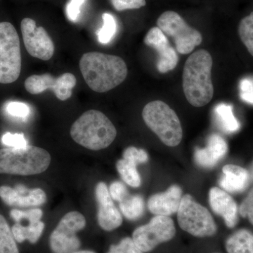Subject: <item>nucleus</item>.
Returning <instances> with one entry per match:
<instances>
[{"instance_id": "obj_32", "label": "nucleus", "mask_w": 253, "mask_h": 253, "mask_svg": "<svg viewBox=\"0 0 253 253\" xmlns=\"http://www.w3.org/2000/svg\"><path fill=\"white\" fill-rule=\"evenodd\" d=\"M115 9L118 11L140 9L146 6V0H111Z\"/></svg>"}, {"instance_id": "obj_40", "label": "nucleus", "mask_w": 253, "mask_h": 253, "mask_svg": "<svg viewBox=\"0 0 253 253\" xmlns=\"http://www.w3.org/2000/svg\"><path fill=\"white\" fill-rule=\"evenodd\" d=\"M72 253H95L92 252V251H76V252Z\"/></svg>"}, {"instance_id": "obj_12", "label": "nucleus", "mask_w": 253, "mask_h": 253, "mask_svg": "<svg viewBox=\"0 0 253 253\" xmlns=\"http://www.w3.org/2000/svg\"><path fill=\"white\" fill-rule=\"evenodd\" d=\"M21 29L25 47L28 54L42 61H48L52 58L54 44L44 28L37 27L34 20L25 18L21 21Z\"/></svg>"}, {"instance_id": "obj_18", "label": "nucleus", "mask_w": 253, "mask_h": 253, "mask_svg": "<svg viewBox=\"0 0 253 253\" xmlns=\"http://www.w3.org/2000/svg\"><path fill=\"white\" fill-rule=\"evenodd\" d=\"M222 172L219 184L224 191L240 193L249 186L250 174L245 168L236 165H226L222 168Z\"/></svg>"}, {"instance_id": "obj_37", "label": "nucleus", "mask_w": 253, "mask_h": 253, "mask_svg": "<svg viewBox=\"0 0 253 253\" xmlns=\"http://www.w3.org/2000/svg\"><path fill=\"white\" fill-rule=\"evenodd\" d=\"M110 195L114 201L121 202L128 196L127 189L121 181H114L109 189Z\"/></svg>"}, {"instance_id": "obj_41", "label": "nucleus", "mask_w": 253, "mask_h": 253, "mask_svg": "<svg viewBox=\"0 0 253 253\" xmlns=\"http://www.w3.org/2000/svg\"><path fill=\"white\" fill-rule=\"evenodd\" d=\"M108 253H116L114 252V251H111V250H109V252Z\"/></svg>"}, {"instance_id": "obj_29", "label": "nucleus", "mask_w": 253, "mask_h": 253, "mask_svg": "<svg viewBox=\"0 0 253 253\" xmlns=\"http://www.w3.org/2000/svg\"><path fill=\"white\" fill-rule=\"evenodd\" d=\"M1 142L5 146H9V148H26L28 146V141L25 138L23 134H12V133H5L1 137Z\"/></svg>"}, {"instance_id": "obj_26", "label": "nucleus", "mask_w": 253, "mask_h": 253, "mask_svg": "<svg viewBox=\"0 0 253 253\" xmlns=\"http://www.w3.org/2000/svg\"><path fill=\"white\" fill-rule=\"evenodd\" d=\"M46 201V194L42 189H31L26 194L21 195L18 193L16 206H19V207L39 206L44 204Z\"/></svg>"}, {"instance_id": "obj_8", "label": "nucleus", "mask_w": 253, "mask_h": 253, "mask_svg": "<svg viewBox=\"0 0 253 253\" xmlns=\"http://www.w3.org/2000/svg\"><path fill=\"white\" fill-rule=\"evenodd\" d=\"M157 26L166 36L173 38L176 51L181 54H190L202 42L201 33L189 26L175 11L163 13L158 18Z\"/></svg>"}, {"instance_id": "obj_35", "label": "nucleus", "mask_w": 253, "mask_h": 253, "mask_svg": "<svg viewBox=\"0 0 253 253\" xmlns=\"http://www.w3.org/2000/svg\"><path fill=\"white\" fill-rule=\"evenodd\" d=\"M44 229V224L42 221H39L38 222L29 223V225L26 226L27 240L31 244H36L41 238Z\"/></svg>"}, {"instance_id": "obj_2", "label": "nucleus", "mask_w": 253, "mask_h": 253, "mask_svg": "<svg viewBox=\"0 0 253 253\" xmlns=\"http://www.w3.org/2000/svg\"><path fill=\"white\" fill-rule=\"evenodd\" d=\"M213 60L206 49H199L189 56L182 75L183 91L186 99L194 107L211 102L214 95L212 77Z\"/></svg>"}, {"instance_id": "obj_27", "label": "nucleus", "mask_w": 253, "mask_h": 253, "mask_svg": "<svg viewBox=\"0 0 253 253\" xmlns=\"http://www.w3.org/2000/svg\"><path fill=\"white\" fill-rule=\"evenodd\" d=\"M42 214V211L38 208L29 210L27 211L13 209L10 212L11 218L17 222H19L24 219H28L29 223L38 222V221H41Z\"/></svg>"}, {"instance_id": "obj_38", "label": "nucleus", "mask_w": 253, "mask_h": 253, "mask_svg": "<svg viewBox=\"0 0 253 253\" xmlns=\"http://www.w3.org/2000/svg\"><path fill=\"white\" fill-rule=\"evenodd\" d=\"M18 196V193L16 189L6 186L0 187V198L8 206H16Z\"/></svg>"}, {"instance_id": "obj_21", "label": "nucleus", "mask_w": 253, "mask_h": 253, "mask_svg": "<svg viewBox=\"0 0 253 253\" xmlns=\"http://www.w3.org/2000/svg\"><path fill=\"white\" fill-rule=\"evenodd\" d=\"M120 209L123 215L129 220H136L143 215L144 201L139 195L127 196L120 202Z\"/></svg>"}, {"instance_id": "obj_33", "label": "nucleus", "mask_w": 253, "mask_h": 253, "mask_svg": "<svg viewBox=\"0 0 253 253\" xmlns=\"http://www.w3.org/2000/svg\"><path fill=\"white\" fill-rule=\"evenodd\" d=\"M240 96L245 102L253 105V78H246L240 83Z\"/></svg>"}, {"instance_id": "obj_25", "label": "nucleus", "mask_w": 253, "mask_h": 253, "mask_svg": "<svg viewBox=\"0 0 253 253\" xmlns=\"http://www.w3.org/2000/svg\"><path fill=\"white\" fill-rule=\"evenodd\" d=\"M238 31L240 39L253 56V12L241 20Z\"/></svg>"}, {"instance_id": "obj_4", "label": "nucleus", "mask_w": 253, "mask_h": 253, "mask_svg": "<svg viewBox=\"0 0 253 253\" xmlns=\"http://www.w3.org/2000/svg\"><path fill=\"white\" fill-rule=\"evenodd\" d=\"M50 163L49 152L37 146L0 149V174L34 175L46 171Z\"/></svg>"}, {"instance_id": "obj_7", "label": "nucleus", "mask_w": 253, "mask_h": 253, "mask_svg": "<svg viewBox=\"0 0 253 253\" xmlns=\"http://www.w3.org/2000/svg\"><path fill=\"white\" fill-rule=\"evenodd\" d=\"M21 71L20 39L14 26L0 23V83L10 84L17 81Z\"/></svg>"}, {"instance_id": "obj_39", "label": "nucleus", "mask_w": 253, "mask_h": 253, "mask_svg": "<svg viewBox=\"0 0 253 253\" xmlns=\"http://www.w3.org/2000/svg\"><path fill=\"white\" fill-rule=\"evenodd\" d=\"M13 236L15 240L18 243H22L25 240H27L26 236V226L21 225L20 224H14L11 229Z\"/></svg>"}, {"instance_id": "obj_3", "label": "nucleus", "mask_w": 253, "mask_h": 253, "mask_svg": "<svg viewBox=\"0 0 253 253\" xmlns=\"http://www.w3.org/2000/svg\"><path fill=\"white\" fill-rule=\"evenodd\" d=\"M71 136L83 147L99 151L112 144L117 136V130L106 115L90 110L75 121L71 126Z\"/></svg>"}, {"instance_id": "obj_6", "label": "nucleus", "mask_w": 253, "mask_h": 253, "mask_svg": "<svg viewBox=\"0 0 253 253\" xmlns=\"http://www.w3.org/2000/svg\"><path fill=\"white\" fill-rule=\"evenodd\" d=\"M177 221L181 229L195 237H211L217 232L212 214L189 194L182 196L177 211Z\"/></svg>"}, {"instance_id": "obj_9", "label": "nucleus", "mask_w": 253, "mask_h": 253, "mask_svg": "<svg viewBox=\"0 0 253 253\" xmlns=\"http://www.w3.org/2000/svg\"><path fill=\"white\" fill-rule=\"evenodd\" d=\"M86 219L81 212L73 211L65 214L51 233L49 245L54 253H72L77 251L81 241L76 236L84 229Z\"/></svg>"}, {"instance_id": "obj_22", "label": "nucleus", "mask_w": 253, "mask_h": 253, "mask_svg": "<svg viewBox=\"0 0 253 253\" xmlns=\"http://www.w3.org/2000/svg\"><path fill=\"white\" fill-rule=\"evenodd\" d=\"M135 163L127 160H119L116 163L118 172L121 174L123 180L131 187H139L141 185V176L136 169Z\"/></svg>"}, {"instance_id": "obj_17", "label": "nucleus", "mask_w": 253, "mask_h": 253, "mask_svg": "<svg viewBox=\"0 0 253 253\" xmlns=\"http://www.w3.org/2000/svg\"><path fill=\"white\" fill-rule=\"evenodd\" d=\"M227 151L228 145L224 138L213 134L208 137L206 147L195 150V161L201 167L212 168L224 158Z\"/></svg>"}, {"instance_id": "obj_28", "label": "nucleus", "mask_w": 253, "mask_h": 253, "mask_svg": "<svg viewBox=\"0 0 253 253\" xmlns=\"http://www.w3.org/2000/svg\"><path fill=\"white\" fill-rule=\"evenodd\" d=\"M123 158L136 165L142 164L149 161V156L144 149H136L134 146H130L125 150Z\"/></svg>"}, {"instance_id": "obj_36", "label": "nucleus", "mask_w": 253, "mask_h": 253, "mask_svg": "<svg viewBox=\"0 0 253 253\" xmlns=\"http://www.w3.org/2000/svg\"><path fill=\"white\" fill-rule=\"evenodd\" d=\"M86 0H70L66 6V16L71 22H76L81 12V7Z\"/></svg>"}, {"instance_id": "obj_20", "label": "nucleus", "mask_w": 253, "mask_h": 253, "mask_svg": "<svg viewBox=\"0 0 253 253\" xmlns=\"http://www.w3.org/2000/svg\"><path fill=\"white\" fill-rule=\"evenodd\" d=\"M228 253H253V234L247 229H240L226 241Z\"/></svg>"}, {"instance_id": "obj_23", "label": "nucleus", "mask_w": 253, "mask_h": 253, "mask_svg": "<svg viewBox=\"0 0 253 253\" xmlns=\"http://www.w3.org/2000/svg\"><path fill=\"white\" fill-rule=\"evenodd\" d=\"M0 253H19L12 231L0 214Z\"/></svg>"}, {"instance_id": "obj_30", "label": "nucleus", "mask_w": 253, "mask_h": 253, "mask_svg": "<svg viewBox=\"0 0 253 253\" xmlns=\"http://www.w3.org/2000/svg\"><path fill=\"white\" fill-rule=\"evenodd\" d=\"M6 109L11 116L20 118H28L31 113V109L28 105L18 101H11L9 103Z\"/></svg>"}, {"instance_id": "obj_1", "label": "nucleus", "mask_w": 253, "mask_h": 253, "mask_svg": "<svg viewBox=\"0 0 253 253\" xmlns=\"http://www.w3.org/2000/svg\"><path fill=\"white\" fill-rule=\"evenodd\" d=\"M79 66L86 84L98 93L114 89L127 76L126 63L116 55L97 51L85 53L80 60Z\"/></svg>"}, {"instance_id": "obj_31", "label": "nucleus", "mask_w": 253, "mask_h": 253, "mask_svg": "<svg viewBox=\"0 0 253 253\" xmlns=\"http://www.w3.org/2000/svg\"><path fill=\"white\" fill-rule=\"evenodd\" d=\"M110 249L117 253H144L129 237L123 239L118 245H113Z\"/></svg>"}, {"instance_id": "obj_15", "label": "nucleus", "mask_w": 253, "mask_h": 253, "mask_svg": "<svg viewBox=\"0 0 253 253\" xmlns=\"http://www.w3.org/2000/svg\"><path fill=\"white\" fill-rule=\"evenodd\" d=\"M209 202L213 212L223 218L227 227H235L239 221V207L230 195L224 190L212 187L209 191Z\"/></svg>"}, {"instance_id": "obj_5", "label": "nucleus", "mask_w": 253, "mask_h": 253, "mask_svg": "<svg viewBox=\"0 0 253 253\" xmlns=\"http://www.w3.org/2000/svg\"><path fill=\"white\" fill-rule=\"evenodd\" d=\"M142 117L146 126L166 146L174 147L183 136L180 121L174 110L162 101H151L144 106Z\"/></svg>"}, {"instance_id": "obj_13", "label": "nucleus", "mask_w": 253, "mask_h": 253, "mask_svg": "<svg viewBox=\"0 0 253 253\" xmlns=\"http://www.w3.org/2000/svg\"><path fill=\"white\" fill-rule=\"evenodd\" d=\"M144 43L157 51V69L160 73H166L176 68L179 57L167 37L159 28L154 27L149 30L145 37Z\"/></svg>"}, {"instance_id": "obj_19", "label": "nucleus", "mask_w": 253, "mask_h": 253, "mask_svg": "<svg viewBox=\"0 0 253 253\" xmlns=\"http://www.w3.org/2000/svg\"><path fill=\"white\" fill-rule=\"evenodd\" d=\"M213 112L217 126L224 132L232 134L239 130L241 124L234 116L231 105L221 103L215 106Z\"/></svg>"}, {"instance_id": "obj_16", "label": "nucleus", "mask_w": 253, "mask_h": 253, "mask_svg": "<svg viewBox=\"0 0 253 253\" xmlns=\"http://www.w3.org/2000/svg\"><path fill=\"white\" fill-rule=\"evenodd\" d=\"M182 199V190L172 185L165 192L153 195L148 201L150 212L156 215L167 216L177 212Z\"/></svg>"}, {"instance_id": "obj_24", "label": "nucleus", "mask_w": 253, "mask_h": 253, "mask_svg": "<svg viewBox=\"0 0 253 253\" xmlns=\"http://www.w3.org/2000/svg\"><path fill=\"white\" fill-rule=\"evenodd\" d=\"M103 26L97 32L98 40L102 44H109L117 33V22L113 15L104 13L102 15Z\"/></svg>"}, {"instance_id": "obj_34", "label": "nucleus", "mask_w": 253, "mask_h": 253, "mask_svg": "<svg viewBox=\"0 0 253 253\" xmlns=\"http://www.w3.org/2000/svg\"><path fill=\"white\" fill-rule=\"evenodd\" d=\"M239 212L243 217L248 218L253 226V188L240 205Z\"/></svg>"}, {"instance_id": "obj_11", "label": "nucleus", "mask_w": 253, "mask_h": 253, "mask_svg": "<svg viewBox=\"0 0 253 253\" xmlns=\"http://www.w3.org/2000/svg\"><path fill=\"white\" fill-rule=\"evenodd\" d=\"M77 79L71 73H65L54 78L49 73L33 75L25 81V88L31 94H41L51 89L61 101H66L72 96L73 89L76 85Z\"/></svg>"}, {"instance_id": "obj_14", "label": "nucleus", "mask_w": 253, "mask_h": 253, "mask_svg": "<svg viewBox=\"0 0 253 253\" xmlns=\"http://www.w3.org/2000/svg\"><path fill=\"white\" fill-rule=\"evenodd\" d=\"M96 199L99 204L98 222L105 231H113L122 224L123 217L112 201L107 186L100 182L95 190Z\"/></svg>"}, {"instance_id": "obj_10", "label": "nucleus", "mask_w": 253, "mask_h": 253, "mask_svg": "<svg viewBox=\"0 0 253 253\" xmlns=\"http://www.w3.org/2000/svg\"><path fill=\"white\" fill-rule=\"evenodd\" d=\"M176 234L174 221L167 216L156 215L133 232L132 239L143 253L153 251L160 244L168 242Z\"/></svg>"}]
</instances>
